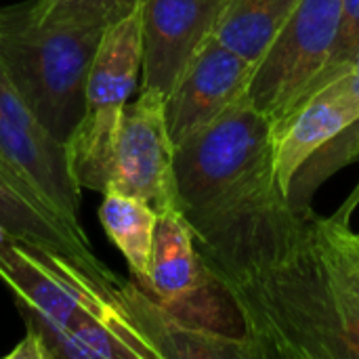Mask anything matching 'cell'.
I'll use <instances>...</instances> for the list:
<instances>
[{
  "label": "cell",
  "mask_w": 359,
  "mask_h": 359,
  "mask_svg": "<svg viewBox=\"0 0 359 359\" xmlns=\"http://www.w3.org/2000/svg\"><path fill=\"white\" fill-rule=\"evenodd\" d=\"M255 69V63L236 55L212 36L166 97V124L172 143L179 145L248 95Z\"/></svg>",
  "instance_id": "9"
},
{
  "label": "cell",
  "mask_w": 359,
  "mask_h": 359,
  "mask_svg": "<svg viewBox=\"0 0 359 359\" xmlns=\"http://www.w3.org/2000/svg\"><path fill=\"white\" fill-rule=\"evenodd\" d=\"M359 53V0H343V13L339 21V32L334 38V44L330 48V55L322 67V72L316 76V80L309 84L305 99L326 86L328 82L345 76L351 72L353 61ZM303 99V101H305ZM301 101V103H303Z\"/></svg>",
  "instance_id": "16"
},
{
  "label": "cell",
  "mask_w": 359,
  "mask_h": 359,
  "mask_svg": "<svg viewBox=\"0 0 359 359\" xmlns=\"http://www.w3.org/2000/svg\"><path fill=\"white\" fill-rule=\"evenodd\" d=\"M103 27L40 21L29 0L0 6V61L44 128L67 143L86 105Z\"/></svg>",
  "instance_id": "3"
},
{
  "label": "cell",
  "mask_w": 359,
  "mask_h": 359,
  "mask_svg": "<svg viewBox=\"0 0 359 359\" xmlns=\"http://www.w3.org/2000/svg\"><path fill=\"white\" fill-rule=\"evenodd\" d=\"M109 189L135 196L158 212L177 208L175 143L166 124V97L154 88L126 105L116 137Z\"/></svg>",
  "instance_id": "6"
},
{
  "label": "cell",
  "mask_w": 359,
  "mask_h": 359,
  "mask_svg": "<svg viewBox=\"0 0 359 359\" xmlns=\"http://www.w3.org/2000/svg\"><path fill=\"white\" fill-rule=\"evenodd\" d=\"M359 122V78L349 72L309 95L273 133V172L288 198L299 168Z\"/></svg>",
  "instance_id": "11"
},
{
  "label": "cell",
  "mask_w": 359,
  "mask_h": 359,
  "mask_svg": "<svg viewBox=\"0 0 359 359\" xmlns=\"http://www.w3.org/2000/svg\"><path fill=\"white\" fill-rule=\"evenodd\" d=\"M358 200H359V185H358V189H355V194H353V196L349 198V202H347V204H345V206H343V208H341V210H339L337 215H339L341 219H345V221H349V215H351V210H353V206L358 204Z\"/></svg>",
  "instance_id": "18"
},
{
  "label": "cell",
  "mask_w": 359,
  "mask_h": 359,
  "mask_svg": "<svg viewBox=\"0 0 359 359\" xmlns=\"http://www.w3.org/2000/svg\"><path fill=\"white\" fill-rule=\"evenodd\" d=\"M299 0H227L215 38L259 65L286 21L290 19Z\"/></svg>",
  "instance_id": "13"
},
{
  "label": "cell",
  "mask_w": 359,
  "mask_h": 359,
  "mask_svg": "<svg viewBox=\"0 0 359 359\" xmlns=\"http://www.w3.org/2000/svg\"><path fill=\"white\" fill-rule=\"evenodd\" d=\"M351 244H353V248H355V252H358L359 257V233H353V231H351Z\"/></svg>",
  "instance_id": "20"
},
{
  "label": "cell",
  "mask_w": 359,
  "mask_h": 359,
  "mask_svg": "<svg viewBox=\"0 0 359 359\" xmlns=\"http://www.w3.org/2000/svg\"><path fill=\"white\" fill-rule=\"evenodd\" d=\"M141 69L143 17L139 6L105 27L90 67L82 120L65 143L72 177L80 189L99 194L109 189L118 128Z\"/></svg>",
  "instance_id": "4"
},
{
  "label": "cell",
  "mask_w": 359,
  "mask_h": 359,
  "mask_svg": "<svg viewBox=\"0 0 359 359\" xmlns=\"http://www.w3.org/2000/svg\"><path fill=\"white\" fill-rule=\"evenodd\" d=\"M0 227L15 240L55 250L84 271L105 278L111 271L95 257L80 219L65 215L25 177L0 158Z\"/></svg>",
  "instance_id": "10"
},
{
  "label": "cell",
  "mask_w": 359,
  "mask_h": 359,
  "mask_svg": "<svg viewBox=\"0 0 359 359\" xmlns=\"http://www.w3.org/2000/svg\"><path fill=\"white\" fill-rule=\"evenodd\" d=\"M141 2L143 0H29L40 21L103 29L137 11Z\"/></svg>",
  "instance_id": "15"
},
{
  "label": "cell",
  "mask_w": 359,
  "mask_h": 359,
  "mask_svg": "<svg viewBox=\"0 0 359 359\" xmlns=\"http://www.w3.org/2000/svg\"><path fill=\"white\" fill-rule=\"evenodd\" d=\"M351 72L355 74L359 78V53H358V57H355V61H353V67H351Z\"/></svg>",
  "instance_id": "21"
},
{
  "label": "cell",
  "mask_w": 359,
  "mask_h": 359,
  "mask_svg": "<svg viewBox=\"0 0 359 359\" xmlns=\"http://www.w3.org/2000/svg\"><path fill=\"white\" fill-rule=\"evenodd\" d=\"M0 158L65 215L80 219V187L67 147L55 139L23 101L0 61Z\"/></svg>",
  "instance_id": "7"
},
{
  "label": "cell",
  "mask_w": 359,
  "mask_h": 359,
  "mask_svg": "<svg viewBox=\"0 0 359 359\" xmlns=\"http://www.w3.org/2000/svg\"><path fill=\"white\" fill-rule=\"evenodd\" d=\"M99 221L111 244L126 259L133 280L145 284L158 210L141 198L107 189L99 206Z\"/></svg>",
  "instance_id": "14"
},
{
  "label": "cell",
  "mask_w": 359,
  "mask_h": 359,
  "mask_svg": "<svg viewBox=\"0 0 359 359\" xmlns=\"http://www.w3.org/2000/svg\"><path fill=\"white\" fill-rule=\"evenodd\" d=\"M233 301L255 359H359V257L349 221L284 194L194 233Z\"/></svg>",
  "instance_id": "1"
},
{
  "label": "cell",
  "mask_w": 359,
  "mask_h": 359,
  "mask_svg": "<svg viewBox=\"0 0 359 359\" xmlns=\"http://www.w3.org/2000/svg\"><path fill=\"white\" fill-rule=\"evenodd\" d=\"M11 240H15V238H13L6 229H2V227H0V246H2V244H6V242H11Z\"/></svg>",
  "instance_id": "19"
},
{
  "label": "cell",
  "mask_w": 359,
  "mask_h": 359,
  "mask_svg": "<svg viewBox=\"0 0 359 359\" xmlns=\"http://www.w3.org/2000/svg\"><path fill=\"white\" fill-rule=\"evenodd\" d=\"M114 303L135 326V330L154 349L156 358H204V359H255L246 341L198 330L158 299H154L135 280H116L111 288Z\"/></svg>",
  "instance_id": "12"
},
{
  "label": "cell",
  "mask_w": 359,
  "mask_h": 359,
  "mask_svg": "<svg viewBox=\"0 0 359 359\" xmlns=\"http://www.w3.org/2000/svg\"><path fill=\"white\" fill-rule=\"evenodd\" d=\"M343 0H299L284 29L257 65L248 97L273 133L301 105L334 44Z\"/></svg>",
  "instance_id": "5"
},
{
  "label": "cell",
  "mask_w": 359,
  "mask_h": 359,
  "mask_svg": "<svg viewBox=\"0 0 359 359\" xmlns=\"http://www.w3.org/2000/svg\"><path fill=\"white\" fill-rule=\"evenodd\" d=\"M175 189L191 229L280 189L273 124L248 95L175 145Z\"/></svg>",
  "instance_id": "2"
},
{
  "label": "cell",
  "mask_w": 359,
  "mask_h": 359,
  "mask_svg": "<svg viewBox=\"0 0 359 359\" xmlns=\"http://www.w3.org/2000/svg\"><path fill=\"white\" fill-rule=\"evenodd\" d=\"M227 0H143V84L170 95L198 50L215 36Z\"/></svg>",
  "instance_id": "8"
},
{
  "label": "cell",
  "mask_w": 359,
  "mask_h": 359,
  "mask_svg": "<svg viewBox=\"0 0 359 359\" xmlns=\"http://www.w3.org/2000/svg\"><path fill=\"white\" fill-rule=\"evenodd\" d=\"M6 359H53L44 339L32 326H25V337L6 353Z\"/></svg>",
  "instance_id": "17"
}]
</instances>
